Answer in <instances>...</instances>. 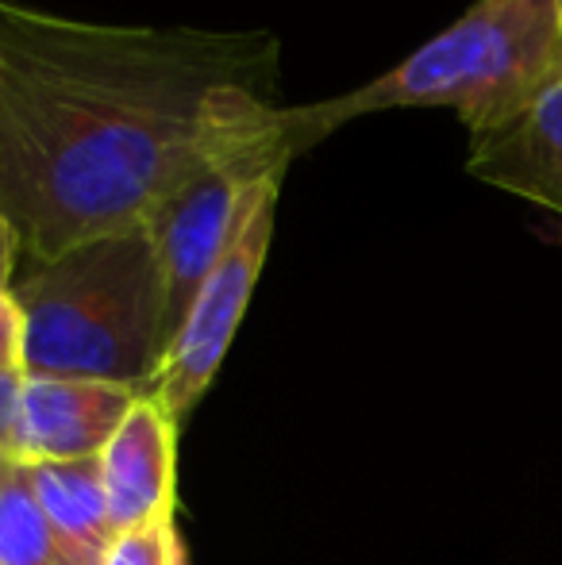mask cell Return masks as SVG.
<instances>
[{
    "instance_id": "cell-13",
    "label": "cell",
    "mask_w": 562,
    "mask_h": 565,
    "mask_svg": "<svg viewBox=\"0 0 562 565\" xmlns=\"http://www.w3.org/2000/svg\"><path fill=\"white\" fill-rule=\"evenodd\" d=\"M15 262H20V235H15V227L0 216V292L12 289Z\"/></svg>"
},
{
    "instance_id": "cell-1",
    "label": "cell",
    "mask_w": 562,
    "mask_h": 565,
    "mask_svg": "<svg viewBox=\"0 0 562 565\" xmlns=\"http://www.w3.org/2000/svg\"><path fill=\"white\" fill-rule=\"evenodd\" d=\"M274 31L97 23L0 0V216L28 266L147 224L216 139L278 105Z\"/></svg>"
},
{
    "instance_id": "cell-3",
    "label": "cell",
    "mask_w": 562,
    "mask_h": 565,
    "mask_svg": "<svg viewBox=\"0 0 562 565\" xmlns=\"http://www.w3.org/2000/svg\"><path fill=\"white\" fill-rule=\"evenodd\" d=\"M562 77V23L555 0H474L450 28L416 46L382 77L305 105L328 139L336 127L390 108H450L470 135L517 119Z\"/></svg>"
},
{
    "instance_id": "cell-5",
    "label": "cell",
    "mask_w": 562,
    "mask_h": 565,
    "mask_svg": "<svg viewBox=\"0 0 562 565\" xmlns=\"http://www.w3.org/2000/svg\"><path fill=\"white\" fill-rule=\"evenodd\" d=\"M139 396V388L113 385V381L28 373L20 388L8 458H15L20 466L100 458V450L120 431Z\"/></svg>"
},
{
    "instance_id": "cell-7",
    "label": "cell",
    "mask_w": 562,
    "mask_h": 565,
    "mask_svg": "<svg viewBox=\"0 0 562 565\" xmlns=\"http://www.w3.org/2000/svg\"><path fill=\"white\" fill-rule=\"evenodd\" d=\"M466 170L562 216V77L505 127L470 135Z\"/></svg>"
},
{
    "instance_id": "cell-8",
    "label": "cell",
    "mask_w": 562,
    "mask_h": 565,
    "mask_svg": "<svg viewBox=\"0 0 562 565\" xmlns=\"http://www.w3.org/2000/svg\"><path fill=\"white\" fill-rule=\"evenodd\" d=\"M28 469L31 492L59 539L70 565H105L116 543L113 520H108L105 481L100 461H35Z\"/></svg>"
},
{
    "instance_id": "cell-2",
    "label": "cell",
    "mask_w": 562,
    "mask_h": 565,
    "mask_svg": "<svg viewBox=\"0 0 562 565\" xmlns=\"http://www.w3.org/2000/svg\"><path fill=\"white\" fill-rule=\"evenodd\" d=\"M12 297L23 312V373L147 388L166 354V285L150 227L100 235L35 262Z\"/></svg>"
},
{
    "instance_id": "cell-9",
    "label": "cell",
    "mask_w": 562,
    "mask_h": 565,
    "mask_svg": "<svg viewBox=\"0 0 562 565\" xmlns=\"http://www.w3.org/2000/svg\"><path fill=\"white\" fill-rule=\"evenodd\" d=\"M0 565H70L15 458H0Z\"/></svg>"
},
{
    "instance_id": "cell-11",
    "label": "cell",
    "mask_w": 562,
    "mask_h": 565,
    "mask_svg": "<svg viewBox=\"0 0 562 565\" xmlns=\"http://www.w3.org/2000/svg\"><path fill=\"white\" fill-rule=\"evenodd\" d=\"M23 342H28V328H23V312L15 305L12 289L0 292V373L23 370Z\"/></svg>"
},
{
    "instance_id": "cell-6",
    "label": "cell",
    "mask_w": 562,
    "mask_h": 565,
    "mask_svg": "<svg viewBox=\"0 0 562 565\" xmlns=\"http://www.w3.org/2000/svg\"><path fill=\"white\" fill-rule=\"evenodd\" d=\"M97 461L116 539L178 515V419L155 396H139Z\"/></svg>"
},
{
    "instance_id": "cell-4",
    "label": "cell",
    "mask_w": 562,
    "mask_h": 565,
    "mask_svg": "<svg viewBox=\"0 0 562 565\" xmlns=\"http://www.w3.org/2000/svg\"><path fill=\"white\" fill-rule=\"evenodd\" d=\"M282 178L285 173H271V178L251 185L224 254L216 258L212 274L204 277L178 335L170 339L162 362L155 365L147 388H142V396H155L178 424L197 408V401L216 381L235 331L243 323V312L255 297L258 274H263L266 254H271Z\"/></svg>"
},
{
    "instance_id": "cell-10",
    "label": "cell",
    "mask_w": 562,
    "mask_h": 565,
    "mask_svg": "<svg viewBox=\"0 0 562 565\" xmlns=\"http://www.w3.org/2000/svg\"><path fill=\"white\" fill-rule=\"evenodd\" d=\"M105 565H185V543L178 535V520H158L120 535L108 551Z\"/></svg>"
},
{
    "instance_id": "cell-12",
    "label": "cell",
    "mask_w": 562,
    "mask_h": 565,
    "mask_svg": "<svg viewBox=\"0 0 562 565\" xmlns=\"http://www.w3.org/2000/svg\"><path fill=\"white\" fill-rule=\"evenodd\" d=\"M23 370L0 373V458H8L12 450V427H15V408H20V388H23Z\"/></svg>"
},
{
    "instance_id": "cell-14",
    "label": "cell",
    "mask_w": 562,
    "mask_h": 565,
    "mask_svg": "<svg viewBox=\"0 0 562 565\" xmlns=\"http://www.w3.org/2000/svg\"><path fill=\"white\" fill-rule=\"evenodd\" d=\"M555 8H559V23H562V0H555Z\"/></svg>"
}]
</instances>
